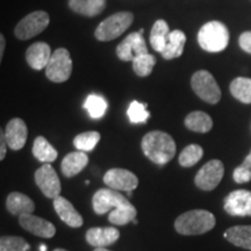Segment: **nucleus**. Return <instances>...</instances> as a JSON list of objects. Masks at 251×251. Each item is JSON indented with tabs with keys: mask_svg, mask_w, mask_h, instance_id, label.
Masks as SVG:
<instances>
[{
	"mask_svg": "<svg viewBox=\"0 0 251 251\" xmlns=\"http://www.w3.org/2000/svg\"><path fill=\"white\" fill-rule=\"evenodd\" d=\"M185 43H186V35H185L184 31L179 29L172 30L169 35L165 49L161 54L163 58L170 61V59L180 57L184 52Z\"/></svg>",
	"mask_w": 251,
	"mask_h": 251,
	"instance_id": "4be33fe9",
	"label": "nucleus"
},
{
	"mask_svg": "<svg viewBox=\"0 0 251 251\" xmlns=\"http://www.w3.org/2000/svg\"><path fill=\"white\" fill-rule=\"evenodd\" d=\"M51 55V49L48 43L35 42L27 49L26 61L31 69L40 71L47 68Z\"/></svg>",
	"mask_w": 251,
	"mask_h": 251,
	"instance_id": "a211bd4d",
	"label": "nucleus"
},
{
	"mask_svg": "<svg viewBox=\"0 0 251 251\" xmlns=\"http://www.w3.org/2000/svg\"><path fill=\"white\" fill-rule=\"evenodd\" d=\"M238 43H240L242 50L248 52V54H251V31H244V33L241 34Z\"/></svg>",
	"mask_w": 251,
	"mask_h": 251,
	"instance_id": "c9c22d12",
	"label": "nucleus"
},
{
	"mask_svg": "<svg viewBox=\"0 0 251 251\" xmlns=\"http://www.w3.org/2000/svg\"><path fill=\"white\" fill-rule=\"evenodd\" d=\"M6 208L12 215L33 214L35 211V203L26 194L12 192L6 199Z\"/></svg>",
	"mask_w": 251,
	"mask_h": 251,
	"instance_id": "6ab92c4d",
	"label": "nucleus"
},
{
	"mask_svg": "<svg viewBox=\"0 0 251 251\" xmlns=\"http://www.w3.org/2000/svg\"><path fill=\"white\" fill-rule=\"evenodd\" d=\"M191 86L194 93L205 102L215 105L221 99V89L209 71L199 70L194 72L191 78Z\"/></svg>",
	"mask_w": 251,
	"mask_h": 251,
	"instance_id": "39448f33",
	"label": "nucleus"
},
{
	"mask_svg": "<svg viewBox=\"0 0 251 251\" xmlns=\"http://www.w3.org/2000/svg\"><path fill=\"white\" fill-rule=\"evenodd\" d=\"M52 251H68V250L62 249V248H57V249H55V250H52Z\"/></svg>",
	"mask_w": 251,
	"mask_h": 251,
	"instance_id": "ea45409f",
	"label": "nucleus"
},
{
	"mask_svg": "<svg viewBox=\"0 0 251 251\" xmlns=\"http://www.w3.org/2000/svg\"><path fill=\"white\" fill-rule=\"evenodd\" d=\"M103 183L113 190L133 192L139 186V178L129 170L114 168L108 170L103 176Z\"/></svg>",
	"mask_w": 251,
	"mask_h": 251,
	"instance_id": "9b49d317",
	"label": "nucleus"
},
{
	"mask_svg": "<svg viewBox=\"0 0 251 251\" xmlns=\"http://www.w3.org/2000/svg\"><path fill=\"white\" fill-rule=\"evenodd\" d=\"M225 175V165L219 159H212L207 162L205 165L197 172L194 177V184L200 190L209 191L215 190L221 183Z\"/></svg>",
	"mask_w": 251,
	"mask_h": 251,
	"instance_id": "6e6552de",
	"label": "nucleus"
},
{
	"mask_svg": "<svg viewBox=\"0 0 251 251\" xmlns=\"http://www.w3.org/2000/svg\"><path fill=\"white\" fill-rule=\"evenodd\" d=\"M86 242L94 248H106L114 244L120 237V231L115 227H93L86 231Z\"/></svg>",
	"mask_w": 251,
	"mask_h": 251,
	"instance_id": "dca6fc26",
	"label": "nucleus"
},
{
	"mask_svg": "<svg viewBox=\"0 0 251 251\" xmlns=\"http://www.w3.org/2000/svg\"><path fill=\"white\" fill-rule=\"evenodd\" d=\"M29 244L25 238L19 236H1L0 251H28Z\"/></svg>",
	"mask_w": 251,
	"mask_h": 251,
	"instance_id": "72a5a7b5",
	"label": "nucleus"
},
{
	"mask_svg": "<svg viewBox=\"0 0 251 251\" xmlns=\"http://www.w3.org/2000/svg\"><path fill=\"white\" fill-rule=\"evenodd\" d=\"M34 179L41 192L49 199H56L61 196L62 186L59 181L57 172L49 163L42 165L40 169H37L34 175Z\"/></svg>",
	"mask_w": 251,
	"mask_h": 251,
	"instance_id": "1a4fd4ad",
	"label": "nucleus"
},
{
	"mask_svg": "<svg viewBox=\"0 0 251 251\" xmlns=\"http://www.w3.org/2000/svg\"><path fill=\"white\" fill-rule=\"evenodd\" d=\"M128 202L129 200L127 198L113 188H100L92 198L93 211L98 215L106 214L111 209H115Z\"/></svg>",
	"mask_w": 251,
	"mask_h": 251,
	"instance_id": "9d476101",
	"label": "nucleus"
},
{
	"mask_svg": "<svg viewBox=\"0 0 251 251\" xmlns=\"http://www.w3.org/2000/svg\"><path fill=\"white\" fill-rule=\"evenodd\" d=\"M83 107L86 109L87 113H89L90 118L100 119L105 115L106 111H107L108 103L102 96L93 93L87 97Z\"/></svg>",
	"mask_w": 251,
	"mask_h": 251,
	"instance_id": "c85d7f7f",
	"label": "nucleus"
},
{
	"mask_svg": "<svg viewBox=\"0 0 251 251\" xmlns=\"http://www.w3.org/2000/svg\"><path fill=\"white\" fill-rule=\"evenodd\" d=\"M19 224L25 230L42 238H51L56 234V227L51 222L34 214L20 215Z\"/></svg>",
	"mask_w": 251,
	"mask_h": 251,
	"instance_id": "4468645a",
	"label": "nucleus"
},
{
	"mask_svg": "<svg viewBox=\"0 0 251 251\" xmlns=\"http://www.w3.org/2000/svg\"><path fill=\"white\" fill-rule=\"evenodd\" d=\"M6 142L14 151L23 149L27 142L28 128L26 122L20 118H14L8 122L5 130Z\"/></svg>",
	"mask_w": 251,
	"mask_h": 251,
	"instance_id": "2eb2a0df",
	"label": "nucleus"
},
{
	"mask_svg": "<svg viewBox=\"0 0 251 251\" xmlns=\"http://www.w3.org/2000/svg\"><path fill=\"white\" fill-rule=\"evenodd\" d=\"M50 17L45 11H35L26 15L23 20L19 21L14 28V35L21 41L33 39L47 29L49 26Z\"/></svg>",
	"mask_w": 251,
	"mask_h": 251,
	"instance_id": "423d86ee",
	"label": "nucleus"
},
{
	"mask_svg": "<svg viewBox=\"0 0 251 251\" xmlns=\"http://www.w3.org/2000/svg\"><path fill=\"white\" fill-rule=\"evenodd\" d=\"M5 46H6V41H5V36L2 34H0V61L2 59V56H4L5 52Z\"/></svg>",
	"mask_w": 251,
	"mask_h": 251,
	"instance_id": "4c0bfd02",
	"label": "nucleus"
},
{
	"mask_svg": "<svg viewBox=\"0 0 251 251\" xmlns=\"http://www.w3.org/2000/svg\"><path fill=\"white\" fill-rule=\"evenodd\" d=\"M147 103H141L136 100L130 102L128 107L127 115L131 124H146L150 117V113L147 109Z\"/></svg>",
	"mask_w": 251,
	"mask_h": 251,
	"instance_id": "473e14b6",
	"label": "nucleus"
},
{
	"mask_svg": "<svg viewBox=\"0 0 251 251\" xmlns=\"http://www.w3.org/2000/svg\"><path fill=\"white\" fill-rule=\"evenodd\" d=\"M225 237L235 247L251 251V226H234L225 231Z\"/></svg>",
	"mask_w": 251,
	"mask_h": 251,
	"instance_id": "5701e85b",
	"label": "nucleus"
},
{
	"mask_svg": "<svg viewBox=\"0 0 251 251\" xmlns=\"http://www.w3.org/2000/svg\"><path fill=\"white\" fill-rule=\"evenodd\" d=\"M144 54H148V48L141 33H130L117 47L118 57L124 62H133L135 57Z\"/></svg>",
	"mask_w": 251,
	"mask_h": 251,
	"instance_id": "f8f14e48",
	"label": "nucleus"
},
{
	"mask_svg": "<svg viewBox=\"0 0 251 251\" xmlns=\"http://www.w3.org/2000/svg\"><path fill=\"white\" fill-rule=\"evenodd\" d=\"M184 124L188 130L205 134L213 128V119L205 112L194 111L187 114Z\"/></svg>",
	"mask_w": 251,
	"mask_h": 251,
	"instance_id": "393cba45",
	"label": "nucleus"
},
{
	"mask_svg": "<svg viewBox=\"0 0 251 251\" xmlns=\"http://www.w3.org/2000/svg\"><path fill=\"white\" fill-rule=\"evenodd\" d=\"M7 146L8 144H7V142H6L5 133H4V130H1V133H0V161H2V159L5 158L6 151H7L6 147Z\"/></svg>",
	"mask_w": 251,
	"mask_h": 251,
	"instance_id": "e433bc0d",
	"label": "nucleus"
},
{
	"mask_svg": "<svg viewBox=\"0 0 251 251\" xmlns=\"http://www.w3.org/2000/svg\"><path fill=\"white\" fill-rule=\"evenodd\" d=\"M198 43L207 52H220L227 48L229 30L220 21H209L200 28Z\"/></svg>",
	"mask_w": 251,
	"mask_h": 251,
	"instance_id": "7ed1b4c3",
	"label": "nucleus"
},
{
	"mask_svg": "<svg viewBox=\"0 0 251 251\" xmlns=\"http://www.w3.org/2000/svg\"><path fill=\"white\" fill-rule=\"evenodd\" d=\"M54 208L59 219L71 228H79L83 226L84 220L79 214V212L75 208L74 205L65 199L64 197H57L54 199Z\"/></svg>",
	"mask_w": 251,
	"mask_h": 251,
	"instance_id": "f3484780",
	"label": "nucleus"
},
{
	"mask_svg": "<svg viewBox=\"0 0 251 251\" xmlns=\"http://www.w3.org/2000/svg\"><path fill=\"white\" fill-rule=\"evenodd\" d=\"M99 141L100 134L98 131L90 130L77 135L74 139V146L75 148L78 149V151L89 152L92 151V150L96 148V146L99 143Z\"/></svg>",
	"mask_w": 251,
	"mask_h": 251,
	"instance_id": "c756f323",
	"label": "nucleus"
},
{
	"mask_svg": "<svg viewBox=\"0 0 251 251\" xmlns=\"http://www.w3.org/2000/svg\"><path fill=\"white\" fill-rule=\"evenodd\" d=\"M141 148L147 158L158 165L166 164L176 155L175 140L162 130H152L144 135Z\"/></svg>",
	"mask_w": 251,
	"mask_h": 251,
	"instance_id": "f257e3e1",
	"label": "nucleus"
},
{
	"mask_svg": "<svg viewBox=\"0 0 251 251\" xmlns=\"http://www.w3.org/2000/svg\"><path fill=\"white\" fill-rule=\"evenodd\" d=\"M69 7L75 13L93 18L102 13L106 7V0H69Z\"/></svg>",
	"mask_w": 251,
	"mask_h": 251,
	"instance_id": "412c9836",
	"label": "nucleus"
},
{
	"mask_svg": "<svg viewBox=\"0 0 251 251\" xmlns=\"http://www.w3.org/2000/svg\"><path fill=\"white\" fill-rule=\"evenodd\" d=\"M93 251H111V250L106 249V248H96Z\"/></svg>",
	"mask_w": 251,
	"mask_h": 251,
	"instance_id": "58836bf2",
	"label": "nucleus"
},
{
	"mask_svg": "<svg viewBox=\"0 0 251 251\" xmlns=\"http://www.w3.org/2000/svg\"><path fill=\"white\" fill-rule=\"evenodd\" d=\"M89 164V157L83 151H74L68 153L63 158L61 164L62 174L67 178H72L81 172Z\"/></svg>",
	"mask_w": 251,
	"mask_h": 251,
	"instance_id": "aec40b11",
	"label": "nucleus"
},
{
	"mask_svg": "<svg viewBox=\"0 0 251 251\" xmlns=\"http://www.w3.org/2000/svg\"><path fill=\"white\" fill-rule=\"evenodd\" d=\"M233 178L237 184L249 183L251 180V150L242 164L237 166L233 172Z\"/></svg>",
	"mask_w": 251,
	"mask_h": 251,
	"instance_id": "f704fd0d",
	"label": "nucleus"
},
{
	"mask_svg": "<svg viewBox=\"0 0 251 251\" xmlns=\"http://www.w3.org/2000/svg\"><path fill=\"white\" fill-rule=\"evenodd\" d=\"M203 156V149L199 144H190V146L185 147L183 151L180 152L179 164L183 168H191V166L196 165Z\"/></svg>",
	"mask_w": 251,
	"mask_h": 251,
	"instance_id": "7c9ffc66",
	"label": "nucleus"
},
{
	"mask_svg": "<svg viewBox=\"0 0 251 251\" xmlns=\"http://www.w3.org/2000/svg\"><path fill=\"white\" fill-rule=\"evenodd\" d=\"M230 93L238 101L251 103V78H235L230 83Z\"/></svg>",
	"mask_w": 251,
	"mask_h": 251,
	"instance_id": "cd10ccee",
	"label": "nucleus"
},
{
	"mask_svg": "<svg viewBox=\"0 0 251 251\" xmlns=\"http://www.w3.org/2000/svg\"><path fill=\"white\" fill-rule=\"evenodd\" d=\"M216 225L213 213L205 209H192L178 216L175 221V229L184 236L203 235L212 230Z\"/></svg>",
	"mask_w": 251,
	"mask_h": 251,
	"instance_id": "f03ea898",
	"label": "nucleus"
},
{
	"mask_svg": "<svg viewBox=\"0 0 251 251\" xmlns=\"http://www.w3.org/2000/svg\"><path fill=\"white\" fill-rule=\"evenodd\" d=\"M224 208L229 215L251 216V191L236 190L224 200Z\"/></svg>",
	"mask_w": 251,
	"mask_h": 251,
	"instance_id": "ddd939ff",
	"label": "nucleus"
},
{
	"mask_svg": "<svg viewBox=\"0 0 251 251\" xmlns=\"http://www.w3.org/2000/svg\"><path fill=\"white\" fill-rule=\"evenodd\" d=\"M136 208L129 201L128 203L118 207V208L113 209L108 215V221L115 226H125L129 224V222H133V220L136 218Z\"/></svg>",
	"mask_w": 251,
	"mask_h": 251,
	"instance_id": "bb28decb",
	"label": "nucleus"
},
{
	"mask_svg": "<svg viewBox=\"0 0 251 251\" xmlns=\"http://www.w3.org/2000/svg\"><path fill=\"white\" fill-rule=\"evenodd\" d=\"M72 74V59L68 49L57 48L46 68V76L52 83H64Z\"/></svg>",
	"mask_w": 251,
	"mask_h": 251,
	"instance_id": "0eeeda50",
	"label": "nucleus"
},
{
	"mask_svg": "<svg viewBox=\"0 0 251 251\" xmlns=\"http://www.w3.org/2000/svg\"><path fill=\"white\" fill-rule=\"evenodd\" d=\"M170 33L171 31L169 29L168 23L163 19H158L152 25L151 31H150V45L155 51L162 54L163 50L165 49L166 43H168Z\"/></svg>",
	"mask_w": 251,
	"mask_h": 251,
	"instance_id": "b1692460",
	"label": "nucleus"
},
{
	"mask_svg": "<svg viewBox=\"0 0 251 251\" xmlns=\"http://www.w3.org/2000/svg\"><path fill=\"white\" fill-rule=\"evenodd\" d=\"M134 21V14L130 12H118L109 15L99 24L94 31V36L101 42H108L121 36Z\"/></svg>",
	"mask_w": 251,
	"mask_h": 251,
	"instance_id": "20e7f679",
	"label": "nucleus"
},
{
	"mask_svg": "<svg viewBox=\"0 0 251 251\" xmlns=\"http://www.w3.org/2000/svg\"><path fill=\"white\" fill-rule=\"evenodd\" d=\"M31 152L37 161L41 163H52L57 158L58 152L54 147L47 141L46 137L37 136L33 143V149Z\"/></svg>",
	"mask_w": 251,
	"mask_h": 251,
	"instance_id": "a878e982",
	"label": "nucleus"
},
{
	"mask_svg": "<svg viewBox=\"0 0 251 251\" xmlns=\"http://www.w3.org/2000/svg\"><path fill=\"white\" fill-rule=\"evenodd\" d=\"M133 70L139 77H148L151 74L156 64V57L153 55L144 54L133 59Z\"/></svg>",
	"mask_w": 251,
	"mask_h": 251,
	"instance_id": "2f4dec72",
	"label": "nucleus"
}]
</instances>
